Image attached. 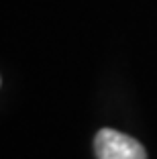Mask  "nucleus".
<instances>
[{"label":"nucleus","mask_w":157,"mask_h":159,"mask_svg":"<svg viewBox=\"0 0 157 159\" xmlns=\"http://www.w3.org/2000/svg\"><path fill=\"white\" fill-rule=\"evenodd\" d=\"M98 159H147L145 147L137 139L114 131L102 129L94 139Z\"/></svg>","instance_id":"obj_1"}]
</instances>
